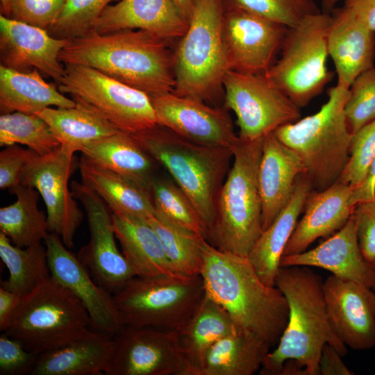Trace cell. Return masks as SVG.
Returning a JSON list of instances; mask_svg holds the SVG:
<instances>
[{
	"label": "cell",
	"instance_id": "obj_38",
	"mask_svg": "<svg viewBox=\"0 0 375 375\" xmlns=\"http://www.w3.org/2000/svg\"><path fill=\"white\" fill-rule=\"evenodd\" d=\"M20 144L38 155H48L60 147L49 125L37 114L14 112L0 116V146Z\"/></svg>",
	"mask_w": 375,
	"mask_h": 375
},
{
	"label": "cell",
	"instance_id": "obj_5",
	"mask_svg": "<svg viewBox=\"0 0 375 375\" xmlns=\"http://www.w3.org/2000/svg\"><path fill=\"white\" fill-rule=\"evenodd\" d=\"M263 139L247 141L239 138L206 239L219 250L244 257L263 231L258 185Z\"/></svg>",
	"mask_w": 375,
	"mask_h": 375
},
{
	"label": "cell",
	"instance_id": "obj_35",
	"mask_svg": "<svg viewBox=\"0 0 375 375\" xmlns=\"http://www.w3.org/2000/svg\"><path fill=\"white\" fill-rule=\"evenodd\" d=\"M17 200L0 208V230L20 247L42 243L49 234L47 215L38 207L39 192L19 185L11 190Z\"/></svg>",
	"mask_w": 375,
	"mask_h": 375
},
{
	"label": "cell",
	"instance_id": "obj_13",
	"mask_svg": "<svg viewBox=\"0 0 375 375\" xmlns=\"http://www.w3.org/2000/svg\"><path fill=\"white\" fill-rule=\"evenodd\" d=\"M74 154L61 146L48 155L37 154L26 167L21 183L39 192L47 209L49 232L58 235L69 249L83 218L69 187L76 165Z\"/></svg>",
	"mask_w": 375,
	"mask_h": 375
},
{
	"label": "cell",
	"instance_id": "obj_48",
	"mask_svg": "<svg viewBox=\"0 0 375 375\" xmlns=\"http://www.w3.org/2000/svg\"><path fill=\"white\" fill-rule=\"evenodd\" d=\"M342 356L330 344H326L319 360V375H352L353 373L342 360Z\"/></svg>",
	"mask_w": 375,
	"mask_h": 375
},
{
	"label": "cell",
	"instance_id": "obj_15",
	"mask_svg": "<svg viewBox=\"0 0 375 375\" xmlns=\"http://www.w3.org/2000/svg\"><path fill=\"white\" fill-rule=\"evenodd\" d=\"M288 27L224 6L222 36L230 70L265 74L274 63Z\"/></svg>",
	"mask_w": 375,
	"mask_h": 375
},
{
	"label": "cell",
	"instance_id": "obj_44",
	"mask_svg": "<svg viewBox=\"0 0 375 375\" xmlns=\"http://www.w3.org/2000/svg\"><path fill=\"white\" fill-rule=\"evenodd\" d=\"M11 19L48 30L67 0H10Z\"/></svg>",
	"mask_w": 375,
	"mask_h": 375
},
{
	"label": "cell",
	"instance_id": "obj_10",
	"mask_svg": "<svg viewBox=\"0 0 375 375\" xmlns=\"http://www.w3.org/2000/svg\"><path fill=\"white\" fill-rule=\"evenodd\" d=\"M331 21V14L320 12L288 28L279 58L265 74L300 108L322 92L333 76L326 65Z\"/></svg>",
	"mask_w": 375,
	"mask_h": 375
},
{
	"label": "cell",
	"instance_id": "obj_33",
	"mask_svg": "<svg viewBox=\"0 0 375 375\" xmlns=\"http://www.w3.org/2000/svg\"><path fill=\"white\" fill-rule=\"evenodd\" d=\"M72 108H47L37 114L50 126L61 147L72 153L120 131L100 112L78 99Z\"/></svg>",
	"mask_w": 375,
	"mask_h": 375
},
{
	"label": "cell",
	"instance_id": "obj_26",
	"mask_svg": "<svg viewBox=\"0 0 375 375\" xmlns=\"http://www.w3.org/2000/svg\"><path fill=\"white\" fill-rule=\"evenodd\" d=\"M113 348L112 335L91 329L76 340L39 355L29 374H106Z\"/></svg>",
	"mask_w": 375,
	"mask_h": 375
},
{
	"label": "cell",
	"instance_id": "obj_30",
	"mask_svg": "<svg viewBox=\"0 0 375 375\" xmlns=\"http://www.w3.org/2000/svg\"><path fill=\"white\" fill-rule=\"evenodd\" d=\"M113 228L122 253L139 277L176 273L156 233L145 219L112 212Z\"/></svg>",
	"mask_w": 375,
	"mask_h": 375
},
{
	"label": "cell",
	"instance_id": "obj_36",
	"mask_svg": "<svg viewBox=\"0 0 375 375\" xmlns=\"http://www.w3.org/2000/svg\"><path fill=\"white\" fill-rule=\"evenodd\" d=\"M0 257L8 271L1 287L23 297L51 276L44 244L20 247L0 232Z\"/></svg>",
	"mask_w": 375,
	"mask_h": 375
},
{
	"label": "cell",
	"instance_id": "obj_39",
	"mask_svg": "<svg viewBox=\"0 0 375 375\" xmlns=\"http://www.w3.org/2000/svg\"><path fill=\"white\" fill-rule=\"evenodd\" d=\"M151 192L155 213L207 239L208 230L192 203L174 181L156 176Z\"/></svg>",
	"mask_w": 375,
	"mask_h": 375
},
{
	"label": "cell",
	"instance_id": "obj_50",
	"mask_svg": "<svg viewBox=\"0 0 375 375\" xmlns=\"http://www.w3.org/2000/svg\"><path fill=\"white\" fill-rule=\"evenodd\" d=\"M350 201L353 206L362 202L375 201V156L362 183L352 190Z\"/></svg>",
	"mask_w": 375,
	"mask_h": 375
},
{
	"label": "cell",
	"instance_id": "obj_7",
	"mask_svg": "<svg viewBox=\"0 0 375 375\" xmlns=\"http://www.w3.org/2000/svg\"><path fill=\"white\" fill-rule=\"evenodd\" d=\"M223 0H195L185 34L173 53L174 88L181 97L214 100L229 71L222 36Z\"/></svg>",
	"mask_w": 375,
	"mask_h": 375
},
{
	"label": "cell",
	"instance_id": "obj_32",
	"mask_svg": "<svg viewBox=\"0 0 375 375\" xmlns=\"http://www.w3.org/2000/svg\"><path fill=\"white\" fill-rule=\"evenodd\" d=\"M94 163L128 178L151 190L156 177L154 159L131 133L119 131L85 147L81 151Z\"/></svg>",
	"mask_w": 375,
	"mask_h": 375
},
{
	"label": "cell",
	"instance_id": "obj_9",
	"mask_svg": "<svg viewBox=\"0 0 375 375\" xmlns=\"http://www.w3.org/2000/svg\"><path fill=\"white\" fill-rule=\"evenodd\" d=\"M206 296L201 276H135L113 294L123 325L176 331L192 317Z\"/></svg>",
	"mask_w": 375,
	"mask_h": 375
},
{
	"label": "cell",
	"instance_id": "obj_29",
	"mask_svg": "<svg viewBox=\"0 0 375 375\" xmlns=\"http://www.w3.org/2000/svg\"><path fill=\"white\" fill-rule=\"evenodd\" d=\"M78 165L82 183L98 194L111 212L145 219L155 214L150 190L83 156Z\"/></svg>",
	"mask_w": 375,
	"mask_h": 375
},
{
	"label": "cell",
	"instance_id": "obj_31",
	"mask_svg": "<svg viewBox=\"0 0 375 375\" xmlns=\"http://www.w3.org/2000/svg\"><path fill=\"white\" fill-rule=\"evenodd\" d=\"M76 104L55 84L47 82L38 69L24 72L0 65L1 115L33 114L51 106L72 108Z\"/></svg>",
	"mask_w": 375,
	"mask_h": 375
},
{
	"label": "cell",
	"instance_id": "obj_49",
	"mask_svg": "<svg viewBox=\"0 0 375 375\" xmlns=\"http://www.w3.org/2000/svg\"><path fill=\"white\" fill-rule=\"evenodd\" d=\"M342 6L375 33V0H345Z\"/></svg>",
	"mask_w": 375,
	"mask_h": 375
},
{
	"label": "cell",
	"instance_id": "obj_20",
	"mask_svg": "<svg viewBox=\"0 0 375 375\" xmlns=\"http://www.w3.org/2000/svg\"><path fill=\"white\" fill-rule=\"evenodd\" d=\"M69 42L42 28L0 15V60L6 67L24 72L38 69L59 84L65 73L59 55Z\"/></svg>",
	"mask_w": 375,
	"mask_h": 375
},
{
	"label": "cell",
	"instance_id": "obj_12",
	"mask_svg": "<svg viewBox=\"0 0 375 375\" xmlns=\"http://www.w3.org/2000/svg\"><path fill=\"white\" fill-rule=\"evenodd\" d=\"M224 107L236 116L238 137L252 141L301 117L300 108L265 74L229 70L224 81Z\"/></svg>",
	"mask_w": 375,
	"mask_h": 375
},
{
	"label": "cell",
	"instance_id": "obj_2",
	"mask_svg": "<svg viewBox=\"0 0 375 375\" xmlns=\"http://www.w3.org/2000/svg\"><path fill=\"white\" fill-rule=\"evenodd\" d=\"M169 42L141 29L91 32L69 40L59 60L93 67L149 95L160 94L173 92L175 85Z\"/></svg>",
	"mask_w": 375,
	"mask_h": 375
},
{
	"label": "cell",
	"instance_id": "obj_1",
	"mask_svg": "<svg viewBox=\"0 0 375 375\" xmlns=\"http://www.w3.org/2000/svg\"><path fill=\"white\" fill-rule=\"evenodd\" d=\"M201 251L206 295L222 306L238 328L256 333L271 347L276 345L289 315L282 292L265 284L247 257L219 250L206 239Z\"/></svg>",
	"mask_w": 375,
	"mask_h": 375
},
{
	"label": "cell",
	"instance_id": "obj_8",
	"mask_svg": "<svg viewBox=\"0 0 375 375\" xmlns=\"http://www.w3.org/2000/svg\"><path fill=\"white\" fill-rule=\"evenodd\" d=\"M92 328L78 298L51 276L22 297L6 333L39 356L76 340Z\"/></svg>",
	"mask_w": 375,
	"mask_h": 375
},
{
	"label": "cell",
	"instance_id": "obj_45",
	"mask_svg": "<svg viewBox=\"0 0 375 375\" xmlns=\"http://www.w3.org/2000/svg\"><path fill=\"white\" fill-rule=\"evenodd\" d=\"M38 356L3 333L0 336V374H29Z\"/></svg>",
	"mask_w": 375,
	"mask_h": 375
},
{
	"label": "cell",
	"instance_id": "obj_16",
	"mask_svg": "<svg viewBox=\"0 0 375 375\" xmlns=\"http://www.w3.org/2000/svg\"><path fill=\"white\" fill-rule=\"evenodd\" d=\"M106 375H182L174 331L123 325L113 335Z\"/></svg>",
	"mask_w": 375,
	"mask_h": 375
},
{
	"label": "cell",
	"instance_id": "obj_3",
	"mask_svg": "<svg viewBox=\"0 0 375 375\" xmlns=\"http://www.w3.org/2000/svg\"><path fill=\"white\" fill-rule=\"evenodd\" d=\"M275 285L287 299L288 320L274 350L264 359L260 375H279L288 359L299 362L308 375H319V360L326 344L342 357L347 346L334 331L326 310L322 278L309 267H280Z\"/></svg>",
	"mask_w": 375,
	"mask_h": 375
},
{
	"label": "cell",
	"instance_id": "obj_11",
	"mask_svg": "<svg viewBox=\"0 0 375 375\" xmlns=\"http://www.w3.org/2000/svg\"><path fill=\"white\" fill-rule=\"evenodd\" d=\"M64 65L59 91L89 104L120 131L135 133L158 124L150 97L146 92L93 67Z\"/></svg>",
	"mask_w": 375,
	"mask_h": 375
},
{
	"label": "cell",
	"instance_id": "obj_24",
	"mask_svg": "<svg viewBox=\"0 0 375 375\" xmlns=\"http://www.w3.org/2000/svg\"><path fill=\"white\" fill-rule=\"evenodd\" d=\"M328 51L335 68L337 85L349 88L365 71L374 67L375 33L343 6L331 13Z\"/></svg>",
	"mask_w": 375,
	"mask_h": 375
},
{
	"label": "cell",
	"instance_id": "obj_51",
	"mask_svg": "<svg viewBox=\"0 0 375 375\" xmlns=\"http://www.w3.org/2000/svg\"><path fill=\"white\" fill-rule=\"evenodd\" d=\"M22 297L0 287V331L5 332L9 327L12 317L19 306Z\"/></svg>",
	"mask_w": 375,
	"mask_h": 375
},
{
	"label": "cell",
	"instance_id": "obj_28",
	"mask_svg": "<svg viewBox=\"0 0 375 375\" xmlns=\"http://www.w3.org/2000/svg\"><path fill=\"white\" fill-rule=\"evenodd\" d=\"M237 328L226 310L206 295L190 321L174 331L183 363L182 375H201L210 347Z\"/></svg>",
	"mask_w": 375,
	"mask_h": 375
},
{
	"label": "cell",
	"instance_id": "obj_40",
	"mask_svg": "<svg viewBox=\"0 0 375 375\" xmlns=\"http://www.w3.org/2000/svg\"><path fill=\"white\" fill-rule=\"evenodd\" d=\"M116 0H67L56 22L47 30L53 37L72 40L90 33L109 3Z\"/></svg>",
	"mask_w": 375,
	"mask_h": 375
},
{
	"label": "cell",
	"instance_id": "obj_41",
	"mask_svg": "<svg viewBox=\"0 0 375 375\" xmlns=\"http://www.w3.org/2000/svg\"><path fill=\"white\" fill-rule=\"evenodd\" d=\"M226 7L243 10L293 27L308 15L320 12L314 0H223Z\"/></svg>",
	"mask_w": 375,
	"mask_h": 375
},
{
	"label": "cell",
	"instance_id": "obj_17",
	"mask_svg": "<svg viewBox=\"0 0 375 375\" xmlns=\"http://www.w3.org/2000/svg\"><path fill=\"white\" fill-rule=\"evenodd\" d=\"M149 97L158 124L203 144L234 149L238 144L239 137L224 106L212 107L203 101L172 92Z\"/></svg>",
	"mask_w": 375,
	"mask_h": 375
},
{
	"label": "cell",
	"instance_id": "obj_46",
	"mask_svg": "<svg viewBox=\"0 0 375 375\" xmlns=\"http://www.w3.org/2000/svg\"><path fill=\"white\" fill-rule=\"evenodd\" d=\"M37 153L14 144L0 152V188L11 190L21 185L26 167Z\"/></svg>",
	"mask_w": 375,
	"mask_h": 375
},
{
	"label": "cell",
	"instance_id": "obj_54",
	"mask_svg": "<svg viewBox=\"0 0 375 375\" xmlns=\"http://www.w3.org/2000/svg\"><path fill=\"white\" fill-rule=\"evenodd\" d=\"M1 15L11 18V6L10 0H0Z\"/></svg>",
	"mask_w": 375,
	"mask_h": 375
},
{
	"label": "cell",
	"instance_id": "obj_21",
	"mask_svg": "<svg viewBox=\"0 0 375 375\" xmlns=\"http://www.w3.org/2000/svg\"><path fill=\"white\" fill-rule=\"evenodd\" d=\"M283 266L322 268L339 278L362 283L375 290V271L360 252L353 213L342 228L315 248L283 256L280 267Z\"/></svg>",
	"mask_w": 375,
	"mask_h": 375
},
{
	"label": "cell",
	"instance_id": "obj_22",
	"mask_svg": "<svg viewBox=\"0 0 375 375\" xmlns=\"http://www.w3.org/2000/svg\"><path fill=\"white\" fill-rule=\"evenodd\" d=\"M352 190L340 182L322 191L312 190L304 203V215L297 224L283 256L305 251L318 238L332 235L342 228L355 208L350 201Z\"/></svg>",
	"mask_w": 375,
	"mask_h": 375
},
{
	"label": "cell",
	"instance_id": "obj_47",
	"mask_svg": "<svg viewBox=\"0 0 375 375\" xmlns=\"http://www.w3.org/2000/svg\"><path fill=\"white\" fill-rule=\"evenodd\" d=\"M353 215L360 252L367 263L375 271V201L357 204Z\"/></svg>",
	"mask_w": 375,
	"mask_h": 375
},
{
	"label": "cell",
	"instance_id": "obj_18",
	"mask_svg": "<svg viewBox=\"0 0 375 375\" xmlns=\"http://www.w3.org/2000/svg\"><path fill=\"white\" fill-rule=\"evenodd\" d=\"M44 244L51 276L82 302L90 316L93 330L113 335L123 326L113 295L94 281L58 235L49 233Z\"/></svg>",
	"mask_w": 375,
	"mask_h": 375
},
{
	"label": "cell",
	"instance_id": "obj_53",
	"mask_svg": "<svg viewBox=\"0 0 375 375\" xmlns=\"http://www.w3.org/2000/svg\"><path fill=\"white\" fill-rule=\"evenodd\" d=\"M339 0H321L322 12L331 14Z\"/></svg>",
	"mask_w": 375,
	"mask_h": 375
},
{
	"label": "cell",
	"instance_id": "obj_14",
	"mask_svg": "<svg viewBox=\"0 0 375 375\" xmlns=\"http://www.w3.org/2000/svg\"><path fill=\"white\" fill-rule=\"evenodd\" d=\"M71 190L83 206L87 215L90 240L77 256L94 281L112 295L136 274L116 242L112 212L93 190L73 181Z\"/></svg>",
	"mask_w": 375,
	"mask_h": 375
},
{
	"label": "cell",
	"instance_id": "obj_23",
	"mask_svg": "<svg viewBox=\"0 0 375 375\" xmlns=\"http://www.w3.org/2000/svg\"><path fill=\"white\" fill-rule=\"evenodd\" d=\"M188 26L174 0H120L106 7L91 32L141 29L170 40L181 38Z\"/></svg>",
	"mask_w": 375,
	"mask_h": 375
},
{
	"label": "cell",
	"instance_id": "obj_34",
	"mask_svg": "<svg viewBox=\"0 0 375 375\" xmlns=\"http://www.w3.org/2000/svg\"><path fill=\"white\" fill-rule=\"evenodd\" d=\"M272 347L256 333L240 328L219 339L208 351L201 375H252Z\"/></svg>",
	"mask_w": 375,
	"mask_h": 375
},
{
	"label": "cell",
	"instance_id": "obj_25",
	"mask_svg": "<svg viewBox=\"0 0 375 375\" xmlns=\"http://www.w3.org/2000/svg\"><path fill=\"white\" fill-rule=\"evenodd\" d=\"M306 173L300 157L273 132L264 137L258 169L263 231L289 201L297 177Z\"/></svg>",
	"mask_w": 375,
	"mask_h": 375
},
{
	"label": "cell",
	"instance_id": "obj_52",
	"mask_svg": "<svg viewBox=\"0 0 375 375\" xmlns=\"http://www.w3.org/2000/svg\"><path fill=\"white\" fill-rule=\"evenodd\" d=\"M183 17L189 22L195 0H174Z\"/></svg>",
	"mask_w": 375,
	"mask_h": 375
},
{
	"label": "cell",
	"instance_id": "obj_19",
	"mask_svg": "<svg viewBox=\"0 0 375 375\" xmlns=\"http://www.w3.org/2000/svg\"><path fill=\"white\" fill-rule=\"evenodd\" d=\"M323 292L331 324L344 344L356 351L375 347V290L332 274Z\"/></svg>",
	"mask_w": 375,
	"mask_h": 375
},
{
	"label": "cell",
	"instance_id": "obj_27",
	"mask_svg": "<svg viewBox=\"0 0 375 375\" xmlns=\"http://www.w3.org/2000/svg\"><path fill=\"white\" fill-rule=\"evenodd\" d=\"M312 190L307 175H299L289 201L273 222L262 231L247 256L260 278L268 285H275V277L280 268L285 246L300 214L303 211L306 197Z\"/></svg>",
	"mask_w": 375,
	"mask_h": 375
},
{
	"label": "cell",
	"instance_id": "obj_43",
	"mask_svg": "<svg viewBox=\"0 0 375 375\" xmlns=\"http://www.w3.org/2000/svg\"><path fill=\"white\" fill-rule=\"evenodd\" d=\"M375 156V120L365 125L352 135L349 158L337 182L352 189L363 181Z\"/></svg>",
	"mask_w": 375,
	"mask_h": 375
},
{
	"label": "cell",
	"instance_id": "obj_6",
	"mask_svg": "<svg viewBox=\"0 0 375 375\" xmlns=\"http://www.w3.org/2000/svg\"><path fill=\"white\" fill-rule=\"evenodd\" d=\"M349 89L336 84L317 112L273 132L300 157L314 190L335 184L349 160L352 135L344 113Z\"/></svg>",
	"mask_w": 375,
	"mask_h": 375
},
{
	"label": "cell",
	"instance_id": "obj_37",
	"mask_svg": "<svg viewBox=\"0 0 375 375\" xmlns=\"http://www.w3.org/2000/svg\"><path fill=\"white\" fill-rule=\"evenodd\" d=\"M147 221L153 228L174 271L190 276H201V242L204 239L155 213Z\"/></svg>",
	"mask_w": 375,
	"mask_h": 375
},
{
	"label": "cell",
	"instance_id": "obj_42",
	"mask_svg": "<svg viewBox=\"0 0 375 375\" xmlns=\"http://www.w3.org/2000/svg\"><path fill=\"white\" fill-rule=\"evenodd\" d=\"M344 113L351 135L375 120V67L361 73L351 85Z\"/></svg>",
	"mask_w": 375,
	"mask_h": 375
},
{
	"label": "cell",
	"instance_id": "obj_4",
	"mask_svg": "<svg viewBox=\"0 0 375 375\" xmlns=\"http://www.w3.org/2000/svg\"><path fill=\"white\" fill-rule=\"evenodd\" d=\"M131 134L188 196L208 231L233 149L192 141L159 124Z\"/></svg>",
	"mask_w": 375,
	"mask_h": 375
}]
</instances>
